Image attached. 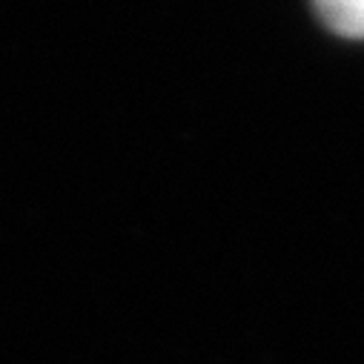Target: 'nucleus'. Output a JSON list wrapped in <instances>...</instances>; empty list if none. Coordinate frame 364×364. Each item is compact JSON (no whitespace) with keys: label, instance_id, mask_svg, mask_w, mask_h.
<instances>
[{"label":"nucleus","instance_id":"1","mask_svg":"<svg viewBox=\"0 0 364 364\" xmlns=\"http://www.w3.org/2000/svg\"><path fill=\"white\" fill-rule=\"evenodd\" d=\"M316 9L327 29L364 41V0H316Z\"/></svg>","mask_w":364,"mask_h":364}]
</instances>
